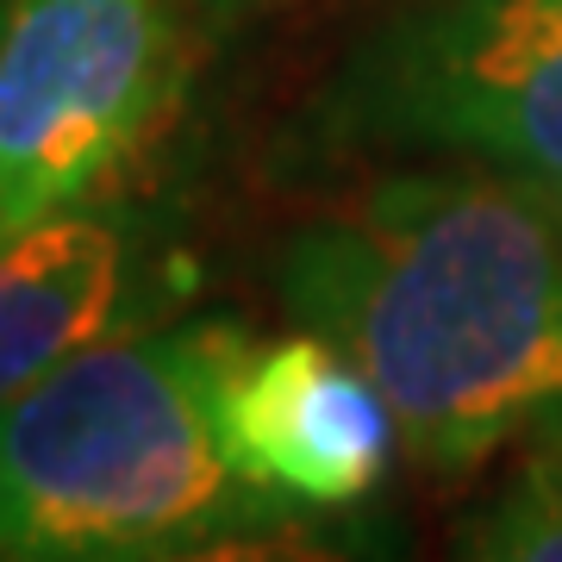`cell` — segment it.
<instances>
[{
	"label": "cell",
	"instance_id": "obj_3",
	"mask_svg": "<svg viewBox=\"0 0 562 562\" xmlns=\"http://www.w3.org/2000/svg\"><path fill=\"white\" fill-rule=\"evenodd\" d=\"M306 162H487L562 194V0H401L294 120Z\"/></svg>",
	"mask_w": 562,
	"mask_h": 562
},
{
	"label": "cell",
	"instance_id": "obj_5",
	"mask_svg": "<svg viewBox=\"0 0 562 562\" xmlns=\"http://www.w3.org/2000/svg\"><path fill=\"white\" fill-rule=\"evenodd\" d=\"M194 281L181 213L132 188L0 232V406L88 344L176 319Z\"/></svg>",
	"mask_w": 562,
	"mask_h": 562
},
{
	"label": "cell",
	"instance_id": "obj_9",
	"mask_svg": "<svg viewBox=\"0 0 562 562\" xmlns=\"http://www.w3.org/2000/svg\"><path fill=\"white\" fill-rule=\"evenodd\" d=\"M531 438H543V443H557V450H562V413H550V419H543Z\"/></svg>",
	"mask_w": 562,
	"mask_h": 562
},
{
	"label": "cell",
	"instance_id": "obj_6",
	"mask_svg": "<svg viewBox=\"0 0 562 562\" xmlns=\"http://www.w3.org/2000/svg\"><path fill=\"white\" fill-rule=\"evenodd\" d=\"M220 413L238 469L288 506L369 501L401 443L382 387L306 325L269 344L244 338Z\"/></svg>",
	"mask_w": 562,
	"mask_h": 562
},
{
	"label": "cell",
	"instance_id": "obj_1",
	"mask_svg": "<svg viewBox=\"0 0 562 562\" xmlns=\"http://www.w3.org/2000/svg\"><path fill=\"white\" fill-rule=\"evenodd\" d=\"M276 294L382 387L431 475H469L562 413L550 188L487 162H401L281 238Z\"/></svg>",
	"mask_w": 562,
	"mask_h": 562
},
{
	"label": "cell",
	"instance_id": "obj_4",
	"mask_svg": "<svg viewBox=\"0 0 562 562\" xmlns=\"http://www.w3.org/2000/svg\"><path fill=\"white\" fill-rule=\"evenodd\" d=\"M188 0L0 7V232L132 188L188 88Z\"/></svg>",
	"mask_w": 562,
	"mask_h": 562
},
{
	"label": "cell",
	"instance_id": "obj_2",
	"mask_svg": "<svg viewBox=\"0 0 562 562\" xmlns=\"http://www.w3.org/2000/svg\"><path fill=\"white\" fill-rule=\"evenodd\" d=\"M238 319H157L88 344L0 406V562L213 557L294 506L225 443Z\"/></svg>",
	"mask_w": 562,
	"mask_h": 562
},
{
	"label": "cell",
	"instance_id": "obj_10",
	"mask_svg": "<svg viewBox=\"0 0 562 562\" xmlns=\"http://www.w3.org/2000/svg\"><path fill=\"white\" fill-rule=\"evenodd\" d=\"M0 7H7V0H0Z\"/></svg>",
	"mask_w": 562,
	"mask_h": 562
},
{
	"label": "cell",
	"instance_id": "obj_8",
	"mask_svg": "<svg viewBox=\"0 0 562 562\" xmlns=\"http://www.w3.org/2000/svg\"><path fill=\"white\" fill-rule=\"evenodd\" d=\"M188 7H201V13H220V20H232V13H250V7H269V0H188Z\"/></svg>",
	"mask_w": 562,
	"mask_h": 562
},
{
	"label": "cell",
	"instance_id": "obj_7",
	"mask_svg": "<svg viewBox=\"0 0 562 562\" xmlns=\"http://www.w3.org/2000/svg\"><path fill=\"white\" fill-rule=\"evenodd\" d=\"M462 550L475 557H525V562H557L562 557V450L531 443L525 469L513 475L501 501L462 525Z\"/></svg>",
	"mask_w": 562,
	"mask_h": 562
}]
</instances>
